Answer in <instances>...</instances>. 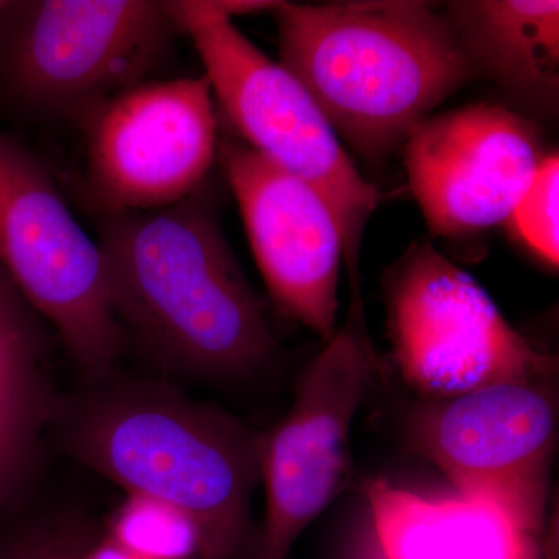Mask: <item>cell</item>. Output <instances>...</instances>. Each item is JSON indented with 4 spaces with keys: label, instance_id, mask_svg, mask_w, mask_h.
I'll return each mask as SVG.
<instances>
[{
    "label": "cell",
    "instance_id": "5bb4252c",
    "mask_svg": "<svg viewBox=\"0 0 559 559\" xmlns=\"http://www.w3.org/2000/svg\"><path fill=\"white\" fill-rule=\"evenodd\" d=\"M474 73L496 81L532 108L554 112L559 87L557 0H463L448 3Z\"/></svg>",
    "mask_w": 559,
    "mask_h": 559
},
{
    "label": "cell",
    "instance_id": "9a60e30c",
    "mask_svg": "<svg viewBox=\"0 0 559 559\" xmlns=\"http://www.w3.org/2000/svg\"><path fill=\"white\" fill-rule=\"evenodd\" d=\"M57 409L38 312L0 263V509L31 479Z\"/></svg>",
    "mask_w": 559,
    "mask_h": 559
},
{
    "label": "cell",
    "instance_id": "e0dca14e",
    "mask_svg": "<svg viewBox=\"0 0 559 559\" xmlns=\"http://www.w3.org/2000/svg\"><path fill=\"white\" fill-rule=\"evenodd\" d=\"M83 533L60 518L22 525L0 536V559H84Z\"/></svg>",
    "mask_w": 559,
    "mask_h": 559
},
{
    "label": "cell",
    "instance_id": "4fadbf2b",
    "mask_svg": "<svg viewBox=\"0 0 559 559\" xmlns=\"http://www.w3.org/2000/svg\"><path fill=\"white\" fill-rule=\"evenodd\" d=\"M380 559H539V535L484 500L366 485Z\"/></svg>",
    "mask_w": 559,
    "mask_h": 559
},
{
    "label": "cell",
    "instance_id": "7c38bea8",
    "mask_svg": "<svg viewBox=\"0 0 559 559\" xmlns=\"http://www.w3.org/2000/svg\"><path fill=\"white\" fill-rule=\"evenodd\" d=\"M218 159L240 205L250 248L272 299L323 341L336 333L344 235L329 201L237 140Z\"/></svg>",
    "mask_w": 559,
    "mask_h": 559
},
{
    "label": "cell",
    "instance_id": "8992f818",
    "mask_svg": "<svg viewBox=\"0 0 559 559\" xmlns=\"http://www.w3.org/2000/svg\"><path fill=\"white\" fill-rule=\"evenodd\" d=\"M0 263L49 320L76 369L112 377L127 341L106 289L97 241L80 226L50 171L0 132Z\"/></svg>",
    "mask_w": 559,
    "mask_h": 559
},
{
    "label": "cell",
    "instance_id": "ba28073f",
    "mask_svg": "<svg viewBox=\"0 0 559 559\" xmlns=\"http://www.w3.org/2000/svg\"><path fill=\"white\" fill-rule=\"evenodd\" d=\"M349 285L347 320L305 369L288 414L259 441L266 514L252 559H288L348 480L349 433L377 367L358 274Z\"/></svg>",
    "mask_w": 559,
    "mask_h": 559
},
{
    "label": "cell",
    "instance_id": "6da1fadb",
    "mask_svg": "<svg viewBox=\"0 0 559 559\" xmlns=\"http://www.w3.org/2000/svg\"><path fill=\"white\" fill-rule=\"evenodd\" d=\"M95 219L124 341L198 380L249 381L270 369L278 342L204 186L168 207Z\"/></svg>",
    "mask_w": 559,
    "mask_h": 559
},
{
    "label": "cell",
    "instance_id": "7a4b0ae2",
    "mask_svg": "<svg viewBox=\"0 0 559 559\" xmlns=\"http://www.w3.org/2000/svg\"><path fill=\"white\" fill-rule=\"evenodd\" d=\"M61 411L72 457L190 528L194 559H242L259 441L223 411L150 384L106 385Z\"/></svg>",
    "mask_w": 559,
    "mask_h": 559
},
{
    "label": "cell",
    "instance_id": "30bf717a",
    "mask_svg": "<svg viewBox=\"0 0 559 559\" xmlns=\"http://www.w3.org/2000/svg\"><path fill=\"white\" fill-rule=\"evenodd\" d=\"M557 407L540 380L488 385L437 401L415 419L412 441L460 496L506 510L540 533Z\"/></svg>",
    "mask_w": 559,
    "mask_h": 559
},
{
    "label": "cell",
    "instance_id": "8fae6325",
    "mask_svg": "<svg viewBox=\"0 0 559 559\" xmlns=\"http://www.w3.org/2000/svg\"><path fill=\"white\" fill-rule=\"evenodd\" d=\"M544 157L532 120L487 103L428 117L404 142L412 193L439 237L509 219Z\"/></svg>",
    "mask_w": 559,
    "mask_h": 559
},
{
    "label": "cell",
    "instance_id": "5b68a950",
    "mask_svg": "<svg viewBox=\"0 0 559 559\" xmlns=\"http://www.w3.org/2000/svg\"><path fill=\"white\" fill-rule=\"evenodd\" d=\"M165 9L175 31L193 40L231 127L249 148L329 201L344 235L347 270L358 266L364 230L381 194L349 159L310 92L253 46L213 0H173Z\"/></svg>",
    "mask_w": 559,
    "mask_h": 559
},
{
    "label": "cell",
    "instance_id": "3957f363",
    "mask_svg": "<svg viewBox=\"0 0 559 559\" xmlns=\"http://www.w3.org/2000/svg\"><path fill=\"white\" fill-rule=\"evenodd\" d=\"M283 66L336 134L380 160L474 76L457 33L428 2H280Z\"/></svg>",
    "mask_w": 559,
    "mask_h": 559
},
{
    "label": "cell",
    "instance_id": "d6986e66",
    "mask_svg": "<svg viewBox=\"0 0 559 559\" xmlns=\"http://www.w3.org/2000/svg\"><path fill=\"white\" fill-rule=\"evenodd\" d=\"M3 3H5V0H0V9H2Z\"/></svg>",
    "mask_w": 559,
    "mask_h": 559
},
{
    "label": "cell",
    "instance_id": "52a82bcc",
    "mask_svg": "<svg viewBox=\"0 0 559 559\" xmlns=\"http://www.w3.org/2000/svg\"><path fill=\"white\" fill-rule=\"evenodd\" d=\"M393 358L433 401L511 381L544 380L554 359L507 322L468 272L429 242L414 245L385 282Z\"/></svg>",
    "mask_w": 559,
    "mask_h": 559
},
{
    "label": "cell",
    "instance_id": "9c48e42d",
    "mask_svg": "<svg viewBox=\"0 0 559 559\" xmlns=\"http://www.w3.org/2000/svg\"><path fill=\"white\" fill-rule=\"evenodd\" d=\"M80 124L95 213L148 212L186 200L204 186L218 157L205 75L145 81L102 103Z\"/></svg>",
    "mask_w": 559,
    "mask_h": 559
},
{
    "label": "cell",
    "instance_id": "2e32d148",
    "mask_svg": "<svg viewBox=\"0 0 559 559\" xmlns=\"http://www.w3.org/2000/svg\"><path fill=\"white\" fill-rule=\"evenodd\" d=\"M559 157H544L524 197L511 213V227L536 255L550 266L559 261Z\"/></svg>",
    "mask_w": 559,
    "mask_h": 559
},
{
    "label": "cell",
    "instance_id": "ac0fdd59",
    "mask_svg": "<svg viewBox=\"0 0 559 559\" xmlns=\"http://www.w3.org/2000/svg\"><path fill=\"white\" fill-rule=\"evenodd\" d=\"M216 9L226 16L234 17L240 14L261 13V11H272L280 2H270V0H213Z\"/></svg>",
    "mask_w": 559,
    "mask_h": 559
},
{
    "label": "cell",
    "instance_id": "277c9868",
    "mask_svg": "<svg viewBox=\"0 0 559 559\" xmlns=\"http://www.w3.org/2000/svg\"><path fill=\"white\" fill-rule=\"evenodd\" d=\"M165 2L5 0L0 106L28 119L75 120L150 81L170 49Z\"/></svg>",
    "mask_w": 559,
    "mask_h": 559
}]
</instances>
